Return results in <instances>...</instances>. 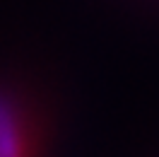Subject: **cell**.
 <instances>
[{
	"label": "cell",
	"instance_id": "1",
	"mask_svg": "<svg viewBox=\"0 0 159 157\" xmlns=\"http://www.w3.org/2000/svg\"><path fill=\"white\" fill-rule=\"evenodd\" d=\"M24 126L17 107L0 94V157H27Z\"/></svg>",
	"mask_w": 159,
	"mask_h": 157
}]
</instances>
